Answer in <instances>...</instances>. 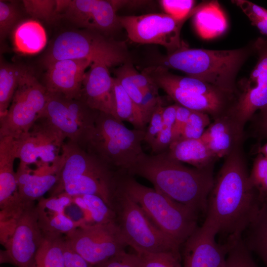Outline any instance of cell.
<instances>
[{
  "mask_svg": "<svg viewBox=\"0 0 267 267\" xmlns=\"http://www.w3.org/2000/svg\"><path fill=\"white\" fill-rule=\"evenodd\" d=\"M241 145L225 157L214 179L205 213V219L216 226L218 234L225 236V242L242 237L262 205L250 182Z\"/></svg>",
  "mask_w": 267,
  "mask_h": 267,
  "instance_id": "cell-1",
  "label": "cell"
},
{
  "mask_svg": "<svg viewBox=\"0 0 267 267\" xmlns=\"http://www.w3.org/2000/svg\"><path fill=\"white\" fill-rule=\"evenodd\" d=\"M213 170V166L206 169L186 167L165 151L144 153L126 173L146 179L155 190L198 214L206 212L214 182Z\"/></svg>",
  "mask_w": 267,
  "mask_h": 267,
  "instance_id": "cell-2",
  "label": "cell"
},
{
  "mask_svg": "<svg viewBox=\"0 0 267 267\" xmlns=\"http://www.w3.org/2000/svg\"><path fill=\"white\" fill-rule=\"evenodd\" d=\"M255 53L254 42L228 50L190 48L185 46L162 58V66L185 73L237 97V76L245 62Z\"/></svg>",
  "mask_w": 267,
  "mask_h": 267,
  "instance_id": "cell-3",
  "label": "cell"
},
{
  "mask_svg": "<svg viewBox=\"0 0 267 267\" xmlns=\"http://www.w3.org/2000/svg\"><path fill=\"white\" fill-rule=\"evenodd\" d=\"M117 185L134 199L153 223L181 246L198 227V214L155 189L137 182L132 176L117 172Z\"/></svg>",
  "mask_w": 267,
  "mask_h": 267,
  "instance_id": "cell-4",
  "label": "cell"
},
{
  "mask_svg": "<svg viewBox=\"0 0 267 267\" xmlns=\"http://www.w3.org/2000/svg\"><path fill=\"white\" fill-rule=\"evenodd\" d=\"M62 165L52 196L94 195L102 199L108 196L116 172L78 144L68 140L62 147Z\"/></svg>",
  "mask_w": 267,
  "mask_h": 267,
  "instance_id": "cell-5",
  "label": "cell"
},
{
  "mask_svg": "<svg viewBox=\"0 0 267 267\" xmlns=\"http://www.w3.org/2000/svg\"><path fill=\"white\" fill-rule=\"evenodd\" d=\"M145 133L130 130L112 115L99 112L85 149L112 170L126 173L144 153Z\"/></svg>",
  "mask_w": 267,
  "mask_h": 267,
  "instance_id": "cell-6",
  "label": "cell"
},
{
  "mask_svg": "<svg viewBox=\"0 0 267 267\" xmlns=\"http://www.w3.org/2000/svg\"><path fill=\"white\" fill-rule=\"evenodd\" d=\"M68 59H86L110 67L129 62V54L124 42L95 31L73 30L63 32L55 37L43 62L45 66Z\"/></svg>",
  "mask_w": 267,
  "mask_h": 267,
  "instance_id": "cell-7",
  "label": "cell"
},
{
  "mask_svg": "<svg viewBox=\"0 0 267 267\" xmlns=\"http://www.w3.org/2000/svg\"><path fill=\"white\" fill-rule=\"evenodd\" d=\"M111 209L126 244L137 254L180 252V246L161 231L140 206L116 183Z\"/></svg>",
  "mask_w": 267,
  "mask_h": 267,
  "instance_id": "cell-8",
  "label": "cell"
},
{
  "mask_svg": "<svg viewBox=\"0 0 267 267\" xmlns=\"http://www.w3.org/2000/svg\"><path fill=\"white\" fill-rule=\"evenodd\" d=\"M48 92L27 69L5 115L0 118V138L17 139L29 132L45 107Z\"/></svg>",
  "mask_w": 267,
  "mask_h": 267,
  "instance_id": "cell-9",
  "label": "cell"
},
{
  "mask_svg": "<svg viewBox=\"0 0 267 267\" xmlns=\"http://www.w3.org/2000/svg\"><path fill=\"white\" fill-rule=\"evenodd\" d=\"M65 239L92 266L125 251L128 246L116 221L82 224L67 234Z\"/></svg>",
  "mask_w": 267,
  "mask_h": 267,
  "instance_id": "cell-10",
  "label": "cell"
},
{
  "mask_svg": "<svg viewBox=\"0 0 267 267\" xmlns=\"http://www.w3.org/2000/svg\"><path fill=\"white\" fill-rule=\"evenodd\" d=\"M188 19H177L167 13L119 16L121 26L131 41L159 44L166 48L168 54L187 46L180 38V32Z\"/></svg>",
  "mask_w": 267,
  "mask_h": 267,
  "instance_id": "cell-11",
  "label": "cell"
},
{
  "mask_svg": "<svg viewBox=\"0 0 267 267\" xmlns=\"http://www.w3.org/2000/svg\"><path fill=\"white\" fill-rule=\"evenodd\" d=\"M125 5V0H57V12L59 19L109 36L122 27L117 11Z\"/></svg>",
  "mask_w": 267,
  "mask_h": 267,
  "instance_id": "cell-12",
  "label": "cell"
},
{
  "mask_svg": "<svg viewBox=\"0 0 267 267\" xmlns=\"http://www.w3.org/2000/svg\"><path fill=\"white\" fill-rule=\"evenodd\" d=\"M64 136L45 118L40 117L29 132L14 139L19 165L38 168L58 164L61 160Z\"/></svg>",
  "mask_w": 267,
  "mask_h": 267,
  "instance_id": "cell-13",
  "label": "cell"
},
{
  "mask_svg": "<svg viewBox=\"0 0 267 267\" xmlns=\"http://www.w3.org/2000/svg\"><path fill=\"white\" fill-rule=\"evenodd\" d=\"M254 44L257 62L249 78L241 82V91L228 109L243 129L257 110L267 108V38L259 37Z\"/></svg>",
  "mask_w": 267,
  "mask_h": 267,
  "instance_id": "cell-14",
  "label": "cell"
},
{
  "mask_svg": "<svg viewBox=\"0 0 267 267\" xmlns=\"http://www.w3.org/2000/svg\"><path fill=\"white\" fill-rule=\"evenodd\" d=\"M44 237L37 205L34 202L26 203L4 244L10 261L17 267H30Z\"/></svg>",
  "mask_w": 267,
  "mask_h": 267,
  "instance_id": "cell-15",
  "label": "cell"
},
{
  "mask_svg": "<svg viewBox=\"0 0 267 267\" xmlns=\"http://www.w3.org/2000/svg\"><path fill=\"white\" fill-rule=\"evenodd\" d=\"M218 231L207 220L183 244L182 267H224L231 242L216 241Z\"/></svg>",
  "mask_w": 267,
  "mask_h": 267,
  "instance_id": "cell-16",
  "label": "cell"
},
{
  "mask_svg": "<svg viewBox=\"0 0 267 267\" xmlns=\"http://www.w3.org/2000/svg\"><path fill=\"white\" fill-rule=\"evenodd\" d=\"M16 158L14 138H0V222L16 219L25 204L20 199L14 171Z\"/></svg>",
  "mask_w": 267,
  "mask_h": 267,
  "instance_id": "cell-17",
  "label": "cell"
},
{
  "mask_svg": "<svg viewBox=\"0 0 267 267\" xmlns=\"http://www.w3.org/2000/svg\"><path fill=\"white\" fill-rule=\"evenodd\" d=\"M86 59H68L53 62L46 68L44 86L49 93L80 99L86 70L92 64Z\"/></svg>",
  "mask_w": 267,
  "mask_h": 267,
  "instance_id": "cell-18",
  "label": "cell"
},
{
  "mask_svg": "<svg viewBox=\"0 0 267 267\" xmlns=\"http://www.w3.org/2000/svg\"><path fill=\"white\" fill-rule=\"evenodd\" d=\"M108 67L102 63H92L85 73L80 99L92 109L116 118L112 94L114 78Z\"/></svg>",
  "mask_w": 267,
  "mask_h": 267,
  "instance_id": "cell-19",
  "label": "cell"
},
{
  "mask_svg": "<svg viewBox=\"0 0 267 267\" xmlns=\"http://www.w3.org/2000/svg\"><path fill=\"white\" fill-rule=\"evenodd\" d=\"M243 129L228 110L214 119L201 138L218 159L227 156L242 144Z\"/></svg>",
  "mask_w": 267,
  "mask_h": 267,
  "instance_id": "cell-20",
  "label": "cell"
},
{
  "mask_svg": "<svg viewBox=\"0 0 267 267\" xmlns=\"http://www.w3.org/2000/svg\"><path fill=\"white\" fill-rule=\"evenodd\" d=\"M149 79L178 105L191 110L206 113L214 119L226 112L235 101L191 92L161 79Z\"/></svg>",
  "mask_w": 267,
  "mask_h": 267,
  "instance_id": "cell-21",
  "label": "cell"
},
{
  "mask_svg": "<svg viewBox=\"0 0 267 267\" xmlns=\"http://www.w3.org/2000/svg\"><path fill=\"white\" fill-rule=\"evenodd\" d=\"M60 171L52 172L46 167L32 170L28 166L19 165L16 172V179L22 203L25 204L42 198L56 184Z\"/></svg>",
  "mask_w": 267,
  "mask_h": 267,
  "instance_id": "cell-22",
  "label": "cell"
},
{
  "mask_svg": "<svg viewBox=\"0 0 267 267\" xmlns=\"http://www.w3.org/2000/svg\"><path fill=\"white\" fill-rule=\"evenodd\" d=\"M40 117L45 118L66 138L85 149L86 137L71 116L64 96L48 92L47 101Z\"/></svg>",
  "mask_w": 267,
  "mask_h": 267,
  "instance_id": "cell-23",
  "label": "cell"
},
{
  "mask_svg": "<svg viewBox=\"0 0 267 267\" xmlns=\"http://www.w3.org/2000/svg\"><path fill=\"white\" fill-rule=\"evenodd\" d=\"M166 151L171 158L198 169L212 167L217 159L201 138L180 137L173 141Z\"/></svg>",
  "mask_w": 267,
  "mask_h": 267,
  "instance_id": "cell-24",
  "label": "cell"
},
{
  "mask_svg": "<svg viewBox=\"0 0 267 267\" xmlns=\"http://www.w3.org/2000/svg\"><path fill=\"white\" fill-rule=\"evenodd\" d=\"M149 78L164 80L185 90L208 96L236 99V97L221 90L207 83L189 76L177 75L162 65L150 67L142 73Z\"/></svg>",
  "mask_w": 267,
  "mask_h": 267,
  "instance_id": "cell-25",
  "label": "cell"
},
{
  "mask_svg": "<svg viewBox=\"0 0 267 267\" xmlns=\"http://www.w3.org/2000/svg\"><path fill=\"white\" fill-rule=\"evenodd\" d=\"M15 50L22 54L38 53L45 46L47 37L43 26L36 20H27L15 26L12 33Z\"/></svg>",
  "mask_w": 267,
  "mask_h": 267,
  "instance_id": "cell-26",
  "label": "cell"
},
{
  "mask_svg": "<svg viewBox=\"0 0 267 267\" xmlns=\"http://www.w3.org/2000/svg\"><path fill=\"white\" fill-rule=\"evenodd\" d=\"M193 16L194 26L203 38H212L225 30L226 22L217 1H204Z\"/></svg>",
  "mask_w": 267,
  "mask_h": 267,
  "instance_id": "cell-27",
  "label": "cell"
},
{
  "mask_svg": "<svg viewBox=\"0 0 267 267\" xmlns=\"http://www.w3.org/2000/svg\"><path fill=\"white\" fill-rule=\"evenodd\" d=\"M44 233V239L30 267H66L65 237L61 234Z\"/></svg>",
  "mask_w": 267,
  "mask_h": 267,
  "instance_id": "cell-28",
  "label": "cell"
},
{
  "mask_svg": "<svg viewBox=\"0 0 267 267\" xmlns=\"http://www.w3.org/2000/svg\"><path fill=\"white\" fill-rule=\"evenodd\" d=\"M112 94L116 118L129 122L135 129L145 130L140 110L117 78H114Z\"/></svg>",
  "mask_w": 267,
  "mask_h": 267,
  "instance_id": "cell-29",
  "label": "cell"
},
{
  "mask_svg": "<svg viewBox=\"0 0 267 267\" xmlns=\"http://www.w3.org/2000/svg\"><path fill=\"white\" fill-rule=\"evenodd\" d=\"M27 69L23 65L7 63L0 59V118L6 113L20 80Z\"/></svg>",
  "mask_w": 267,
  "mask_h": 267,
  "instance_id": "cell-30",
  "label": "cell"
},
{
  "mask_svg": "<svg viewBox=\"0 0 267 267\" xmlns=\"http://www.w3.org/2000/svg\"><path fill=\"white\" fill-rule=\"evenodd\" d=\"M243 240L251 251L257 254L267 267V202L262 204L256 217L245 231Z\"/></svg>",
  "mask_w": 267,
  "mask_h": 267,
  "instance_id": "cell-31",
  "label": "cell"
},
{
  "mask_svg": "<svg viewBox=\"0 0 267 267\" xmlns=\"http://www.w3.org/2000/svg\"><path fill=\"white\" fill-rule=\"evenodd\" d=\"M178 105L173 104L164 108L161 131L150 147L154 154L166 151L173 141L174 126Z\"/></svg>",
  "mask_w": 267,
  "mask_h": 267,
  "instance_id": "cell-32",
  "label": "cell"
},
{
  "mask_svg": "<svg viewBox=\"0 0 267 267\" xmlns=\"http://www.w3.org/2000/svg\"><path fill=\"white\" fill-rule=\"evenodd\" d=\"M22 2L25 11L34 19L48 23L59 19L57 0H23Z\"/></svg>",
  "mask_w": 267,
  "mask_h": 267,
  "instance_id": "cell-33",
  "label": "cell"
},
{
  "mask_svg": "<svg viewBox=\"0 0 267 267\" xmlns=\"http://www.w3.org/2000/svg\"><path fill=\"white\" fill-rule=\"evenodd\" d=\"M82 196L92 223H105L116 221L114 211L99 197L94 195Z\"/></svg>",
  "mask_w": 267,
  "mask_h": 267,
  "instance_id": "cell-34",
  "label": "cell"
},
{
  "mask_svg": "<svg viewBox=\"0 0 267 267\" xmlns=\"http://www.w3.org/2000/svg\"><path fill=\"white\" fill-rule=\"evenodd\" d=\"M250 182L263 204L267 202V158L259 153L249 174Z\"/></svg>",
  "mask_w": 267,
  "mask_h": 267,
  "instance_id": "cell-35",
  "label": "cell"
},
{
  "mask_svg": "<svg viewBox=\"0 0 267 267\" xmlns=\"http://www.w3.org/2000/svg\"><path fill=\"white\" fill-rule=\"evenodd\" d=\"M224 267H258L242 237L231 242Z\"/></svg>",
  "mask_w": 267,
  "mask_h": 267,
  "instance_id": "cell-36",
  "label": "cell"
},
{
  "mask_svg": "<svg viewBox=\"0 0 267 267\" xmlns=\"http://www.w3.org/2000/svg\"><path fill=\"white\" fill-rule=\"evenodd\" d=\"M231 2L241 8L252 25L267 38V9L246 0H234Z\"/></svg>",
  "mask_w": 267,
  "mask_h": 267,
  "instance_id": "cell-37",
  "label": "cell"
},
{
  "mask_svg": "<svg viewBox=\"0 0 267 267\" xmlns=\"http://www.w3.org/2000/svg\"><path fill=\"white\" fill-rule=\"evenodd\" d=\"M138 255L141 258L142 267H182L180 252L143 253Z\"/></svg>",
  "mask_w": 267,
  "mask_h": 267,
  "instance_id": "cell-38",
  "label": "cell"
},
{
  "mask_svg": "<svg viewBox=\"0 0 267 267\" xmlns=\"http://www.w3.org/2000/svg\"><path fill=\"white\" fill-rule=\"evenodd\" d=\"M210 124V117L209 114L203 112L192 110L183 128L180 137L189 139L200 138Z\"/></svg>",
  "mask_w": 267,
  "mask_h": 267,
  "instance_id": "cell-39",
  "label": "cell"
},
{
  "mask_svg": "<svg viewBox=\"0 0 267 267\" xmlns=\"http://www.w3.org/2000/svg\"><path fill=\"white\" fill-rule=\"evenodd\" d=\"M160 4L166 13L178 19L189 18L199 9L202 2L195 6L192 0H162Z\"/></svg>",
  "mask_w": 267,
  "mask_h": 267,
  "instance_id": "cell-40",
  "label": "cell"
},
{
  "mask_svg": "<svg viewBox=\"0 0 267 267\" xmlns=\"http://www.w3.org/2000/svg\"><path fill=\"white\" fill-rule=\"evenodd\" d=\"M20 12L14 2L0 0V40L9 35L20 18Z\"/></svg>",
  "mask_w": 267,
  "mask_h": 267,
  "instance_id": "cell-41",
  "label": "cell"
},
{
  "mask_svg": "<svg viewBox=\"0 0 267 267\" xmlns=\"http://www.w3.org/2000/svg\"><path fill=\"white\" fill-rule=\"evenodd\" d=\"M164 108L162 100L160 97L152 113L148 128L146 130L145 129L144 141L150 147L154 142L161 131Z\"/></svg>",
  "mask_w": 267,
  "mask_h": 267,
  "instance_id": "cell-42",
  "label": "cell"
},
{
  "mask_svg": "<svg viewBox=\"0 0 267 267\" xmlns=\"http://www.w3.org/2000/svg\"><path fill=\"white\" fill-rule=\"evenodd\" d=\"M93 267H142L140 256L124 251L102 263Z\"/></svg>",
  "mask_w": 267,
  "mask_h": 267,
  "instance_id": "cell-43",
  "label": "cell"
},
{
  "mask_svg": "<svg viewBox=\"0 0 267 267\" xmlns=\"http://www.w3.org/2000/svg\"><path fill=\"white\" fill-rule=\"evenodd\" d=\"M116 70L128 77L142 92L156 86L145 75L137 71L129 62L122 64Z\"/></svg>",
  "mask_w": 267,
  "mask_h": 267,
  "instance_id": "cell-44",
  "label": "cell"
},
{
  "mask_svg": "<svg viewBox=\"0 0 267 267\" xmlns=\"http://www.w3.org/2000/svg\"><path fill=\"white\" fill-rule=\"evenodd\" d=\"M158 87L155 86L142 92L141 112L145 126L149 123L152 113L160 97L158 94Z\"/></svg>",
  "mask_w": 267,
  "mask_h": 267,
  "instance_id": "cell-45",
  "label": "cell"
},
{
  "mask_svg": "<svg viewBox=\"0 0 267 267\" xmlns=\"http://www.w3.org/2000/svg\"><path fill=\"white\" fill-rule=\"evenodd\" d=\"M115 75L116 78L118 79L127 94L141 112L143 96L142 91L123 74L116 70Z\"/></svg>",
  "mask_w": 267,
  "mask_h": 267,
  "instance_id": "cell-46",
  "label": "cell"
},
{
  "mask_svg": "<svg viewBox=\"0 0 267 267\" xmlns=\"http://www.w3.org/2000/svg\"><path fill=\"white\" fill-rule=\"evenodd\" d=\"M63 249L66 267H93L71 247L65 237Z\"/></svg>",
  "mask_w": 267,
  "mask_h": 267,
  "instance_id": "cell-47",
  "label": "cell"
},
{
  "mask_svg": "<svg viewBox=\"0 0 267 267\" xmlns=\"http://www.w3.org/2000/svg\"><path fill=\"white\" fill-rule=\"evenodd\" d=\"M192 110L178 105L174 126L173 141L180 137L181 132L186 124Z\"/></svg>",
  "mask_w": 267,
  "mask_h": 267,
  "instance_id": "cell-48",
  "label": "cell"
},
{
  "mask_svg": "<svg viewBox=\"0 0 267 267\" xmlns=\"http://www.w3.org/2000/svg\"><path fill=\"white\" fill-rule=\"evenodd\" d=\"M259 127L261 133L267 137V108L260 111Z\"/></svg>",
  "mask_w": 267,
  "mask_h": 267,
  "instance_id": "cell-49",
  "label": "cell"
},
{
  "mask_svg": "<svg viewBox=\"0 0 267 267\" xmlns=\"http://www.w3.org/2000/svg\"><path fill=\"white\" fill-rule=\"evenodd\" d=\"M258 153L267 158V142L259 148Z\"/></svg>",
  "mask_w": 267,
  "mask_h": 267,
  "instance_id": "cell-50",
  "label": "cell"
}]
</instances>
